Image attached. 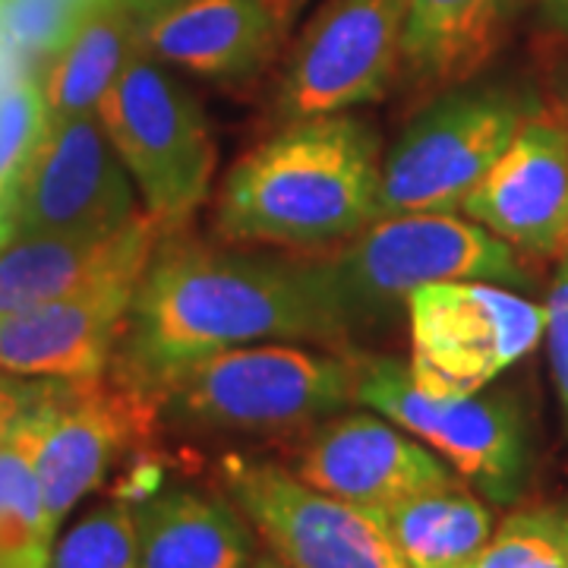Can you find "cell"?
Returning a JSON list of instances; mask_svg holds the SVG:
<instances>
[{
    "label": "cell",
    "instance_id": "22",
    "mask_svg": "<svg viewBox=\"0 0 568 568\" xmlns=\"http://www.w3.org/2000/svg\"><path fill=\"white\" fill-rule=\"evenodd\" d=\"M58 534L48 521L32 436L13 424L0 443V568H48Z\"/></svg>",
    "mask_w": 568,
    "mask_h": 568
},
{
    "label": "cell",
    "instance_id": "13",
    "mask_svg": "<svg viewBox=\"0 0 568 568\" xmlns=\"http://www.w3.org/2000/svg\"><path fill=\"white\" fill-rule=\"evenodd\" d=\"M291 470L313 489L364 508L373 518L407 496L462 480L417 436L383 414L364 410L320 420Z\"/></svg>",
    "mask_w": 568,
    "mask_h": 568
},
{
    "label": "cell",
    "instance_id": "12",
    "mask_svg": "<svg viewBox=\"0 0 568 568\" xmlns=\"http://www.w3.org/2000/svg\"><path fill=\"white\" fill-rule=\"evenodd\" d=\"M219 480L287 568H407L369 511L313 489L291 467L234 452L219 462Z\"/></svg>",
    "mask_w": 568,
    "mask_h": 568
},
{
    "label": "cell",
    "instance_id": "7",
    "mask_svg": "<svg viewBox=\"0 0 568 568\" xmlns=\"http://www.w3.org/2000/svg\"><path fill=\"white\" fill-rule=\"evenodd\" d=\"M357 405L417 436L489 503H515L525 487L528 426L511 395H429L402 361L373 354L357 357Z\"/></svg>",
    "mask_w": 568,
    "mask_h": 568
},
{
    "label": "cell",
    "instance_id": "29",
    "mask_svg": "<svg viewBox=\"0 0 568 568\" xmlns=\"http://www.w3.org/2000/svg\"><path fill=\"white\" fill-rule=\"evenodd\" d=\"M250 568H287V566H284L282 559H275V556H256Z\"/></svg>",
    "mask_w": 568,
    "mask_h": 568
},
{
    "label": "cell",
    "instance_id": "9",
    "mask_svg": "<svg viewBox=\"0 0 568 568\" xmlns=\"http://www.w3.org/2000/svg\"><path fill=\"white\" fill-rule=\"evenodd\" d=\"M410 376L429 395H470L493 386L544 338V306L506 284L443 282L405 304Z\"/></svg>",
    "mask_w": 568,
    "mask_h": 568
},
{
    "label": "cell",
    "instance_id": "23",
    "mask_svg": "<svg viewBox=\"0 0 568 568\" xmlns=\"http://www.w3.org/2000/svg\"><path fill=\"white\" fill-rule=\"evenodd\" d=\"M467 568H568V506L518 508Z\"/></svg>",
    "mask_w": 568,
    "mask_h": 568
},
{
    "label": "cell",
    "instance_id": "16",
    "mask_svg": "<svg viewBox=\"0 0 568 568\" xmlns=\"http://www.w3.org/2000/svg\"><path fill=\"white\" fill-rule=\"evenodd\" d=\"M145 268H130L80 294L0 320V373L41 379L104 376Z\"/></svg>",
    "mask_w": 568,
    "mask_h": 568
},
{
    "label": "cell",
    "instance_id": "20",
    "mask_svg": "<svg viewBox=\"0 0 568 568\" xmlns=\"http://www.w3.org/2000/svg\"><path fill=\"white\" fill-rule=\"evenodd\" d=\"M136 32L140 13L130 0H104L85 10L70 39L51 54L44 70V123L99 114L108 89L136 51Z\"/></svg>",
    "mask_w": 568,
    "mask_h": 568
},
{
    "label": "cell",
    "instance_id": "18",
    "mask_svg": "<svg viewBox=\"0 0 568 568\" xmlns=\"http://www.w3.org/2000/svg\"><path fill=\"white\" fill-rule=\"evenodd\" d=\"M140 568H250L253 540L234 506L171 487L136 508Z\"/></svg>",
    "mask_w": 568,
    "mask_h": 568
},
{
    "label": "cell",
    "instance_id": "11",
    "mask_svg": "<svg viewBox=\"0 0 568 568\" xmlns=\"http://www.w3.org/2000/svg\"><path fill=\"white\" fill-rule=\"evenodd\" d=\"M159 410L118 379H48L26 388L22 424L32 436L41 499L54 534L108 477L121 452Z\"/></svg>",
    "mask_w": 568,
    "mask_h": 568
},
{
    "label": "cell",
    "instance_id": "2",
    "mask_svg": "<svg viewBox=\"0 0 568 568\" xmlns=\"http://www.w3.org/2000/svg\"><path fill=\"white\" fill-rule=\"evenodd\" d=\"M379 133L357 114L278 123L227 168L215 196V234L234 246L325 250L376 219Z\"/></svg>",
    "mask_w": 568,
    "mask_h": 568
},
{
    "label": "cell",
    "instance_id": "1",
    "mask_svg": "<svg viewBox=\"0 0 568 568\" xmlns=\"http://www.w3.org/2000/svg\"><path fill=\"white\" fill-rule=\"evenodd\" d=\"M354 338L320 260H268L164 234L114 351V379L152 405L171 373L234 347ZM155 407V405H152Z\"/></svg>",
    "mask_w": 568,
    "mask_h": 568
},
{
    "label": "cell",
    "instance_id": "21",
    "mask_svg": "<svg viewBox=\"0 0 568 568\" xmlns=\"http://www.w3.org/2000/svg\"><path fill=\"white\" fill-rule=\"evenodd\" d=\"M407 568H467L493 534L489 508L455 480L376 515Z\"/></svg>",
    "mask_w": 568,
    "mask_h": 568
},
{
    "label": "cell",
    "instance_id": "26",
    "mask_svg": "<svg viewBox=\"0 0 568 568\" xmlns=\"http://www.w3.org/2000/svg\"><path fill=\"white\" fill-rule=\"evenodd\" d=\"M22 407H26V388L0 386V443L10 436L13 424L20 420Z\"/></svg>",
    "mask_w": 568,
    "mask_h": 568
},
{
    "label": "cell",
    "instance_id": "30",
    "mask_svg": "<svg viewBox=\"0 0 568 568\" xmlns=\"http://www.w3.org/2000/svg\"><path fill=\"white\" fill-rule=\"evenodd\" d=\"M63 3L80 7V10H92V7H99V3H104V0H63Z\"/></svg>",
    "mask_w": 568,
    "mask_h": 568
},
{
    "label": "cell",
    "instance_id": "4",
    "mask_svg": "<svg viewBox=\"0 0 568 568\" xmlns=\"http://www.w3.org/2000/svg\"><path fill=\"white\" fill-rule=\"evenodd\" d=\"M320 263L354 335L405 310L426 284H530L521 253L462 212L376 219Z\"/></svg>",
    "mask_w": 568,
    "mask_h": 568
},
{
    "label": "cell",
    "instance_id": "27",
    "mask_svg": "<svg viewBox=\"0 0 568 568\" xmlns=\"http://www.w3.org/2000/svg\"><path fill=\"white\" fill-rule=\"evenodd\" d=\"M540 3V17L552 32L568 36V0H537Z\"/></svg>",
    "mask_w": 568,
    "mask_h": 568
},
{
    "label": "cell",
    "instance_id": "15",
    "mask_svg": "<svg viewBox=\"0 0 568 568\" xmlns=\"http://www.w3.org/2000/svg\"><path fill=\"white\" fill-rule=\"evenodd\" d=\"M310 0H174L140 17L136 44L164 67L215 82H250L291 41Z\"/></svg>",
    "mask_w": 568,
    "mask_h": 568
},
{
    "label": "cell",
    "instance_id": "24",
    "mask_svg": "<svg viewBox=\"0 0 568 568\" xmlns=\"http://www.w3.org/2000/svg\"><path fill=\"white\" fill-rule=\"evenodd\" d=\"M48 568H140L136 508L111 499L58 534Z\"/></svg>",
    "mask_w": 568,
    "mask_h": 568
},
{
    "label": "cell",
    "instance_id": "6",
    "mask_svg": "<svg viewBox=\"0 0 568 568\" xmlns=\"http://www.w3.org/2000/svg\"><path fill=\"white\" fill-rule=\"evenodd\" d=\"M530 111L528 95L508 85L446 89L383 155L376 219L458 215Z\"/></svg>",
    "mask_w": 568,
    "mask_h": 568
},
{
    "label": "cell",
    "instance_id": "10",
    "mask_svg": "<svg viewBox=\"0 0 568 568\" xmlns=\"http://www.w3.org/2000/svg\"><path fill=\"white\" fill-rule=\"evenodd\" d=\"M99 114L44 123L7 200L0 244L17 237H92L130 224L142 209Z\"/></svg>",
    "mask_w": 568,
    "mask_h": 568
},
{
    "label": "cell",
    "instance_id": "28",
    "mask_svg": "<svg viewBox=\"0 0 568 568\" xmlns=\"http://www.w3.org/2000/svg\"><path fill=\"white\" fill-rule=\"evenodd\" d=\"M130 3H133V10H136L140 17H145V13H152V10H162V7L174 3V0H130Z\"/></svg>",
    "mask_w": 568,
    "mask_h": 568
},
{
    "label": "cell",
    "instance_id": "5",
    "mask_svg": "<svg viewBox=\"0 0 568 568\" xmlns=\"http://www.w3.org/2000/svg\"><path fill=\"white\" fill-rule=\"evenodd\" d=\"M99 121L136 183L142 209L164 234L181 231L209 200L219 168L212 126L190 89L136 44L99 104Z\"/></svg>",
    "mask_w": 568,
    "mask_h": 568
},
{
    "label": "cell",
    "instance_id": "25",
    "mask_svg": "<svg viewBox=\"0 0 568 568\" xmlns=\"http://www.w3.org/2000/svg\"><path fill=\"white\" fill-rule=\"evenodd\" d=\"M544 313H547L544 338L549 347V366H552L556 392H559V402H562L568 420V253L559 256V268L549 284Z\"/></svg>",
    "mask_w": 568,
    "mask_h": 568
},
{
    "label": "cell",
    "instance_id": "14",
    "mask_svg": "<svg viewBox=\"0 0 568 568\" xmlns=\"http://www.w3.org/2000/svg\"><path fill=\"white\" fill-rule=\"evenodd\" d=\"M462 215L518 253H568V121L534 108L503 159L470 190Z\"/></svg>",
    "mask_w": 568,
    "mask_h": 568
},
{
    "label": "cell",
    "instance_id": "19",
    "mask_svg": "<svg viewBox=\"0 0 568 568\" xmlns=\"http://www.w3.org/2000/svg\"><path fill=\"white\" fill-rule=\"evenodd\" d=\"M525 0H407L405 70L417 82L470 80L499 51Z\"/></svg>",
    "mask_w": 568,
    "mask_h": 568
},
{
    "label": "cell",
    "instance_id": "17",
    "mask_svg": "<svg viewBox=\"0 0 568 568\" xmlns=\"http://www.w3.org/2000/svg\"><path fill=\"white\" fill-rule=\"evenodd\" d=\"M162 237V224L140 212L111 234L17 237L0 244V320L80 294L130 268H145Z\"/></svg>",
    "mask_w": 568,
    "mask_h": 568
},
{
    "label": "cell",
    "instance_id": "8",
    "mask_svg": "<svg viewBox=\"0 0 568 568\" xmlns=\"http://www.w3.org/2000/svg\"><path fill=\"white\" fill-rule=\"evenodd\" d=\"M407 0H323L287 41L272 114L278 123L386 99L405 70Z\"/></svg>",
    "mask_w": 568,
    "mask_h": 568
},
{
    "label": "cell",
    "instance_id": "3",
    "mask_svg": "<svg viewBox=\"0 0 568 568\" xmlns=\"http://www.w3.org/2000/svg\"><path fill=\"white\" fill-rule=\"evenodd\" d=\"M152 405L196 429L263 433L320 424L357 405V357L294 342L234 347L171 373L152 392Z\"/></svg>",
    "mask_w": 568,
    "mask_h": 568
}]
</instances>
